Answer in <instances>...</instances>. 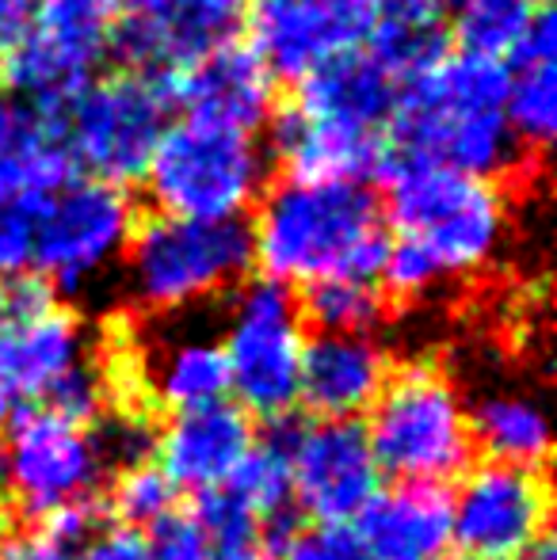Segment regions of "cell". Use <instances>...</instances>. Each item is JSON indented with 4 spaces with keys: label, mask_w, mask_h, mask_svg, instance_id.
<instances>
[{
    "label": "cell",
    "mask_w": 557,
    "mask_h": 560,
    "mask_svg": "<svg viewBox=\"0 0 557 560\" xmlns=\"http://www.w3.org/2000/svg\"><path fill=\"white\" fill-rule=\"evenodd\" d=\"M73 560H156L149 534L130 526H100V534Z\"/></svg>",
    "instance_id": "cell-38"
},
{
    "label": "cell",
    "mask_w": 557,
    "mask_h": 560,
    "mask_svg": "<svg viewBox=\"0 0 557 560\" xmlns=\"http://www.w3.org/2000/svg\"><path fill=\"white\" fill-rule=\"evenodd\" d=\"M35 523H38V538H46L50 546L77 557L96 538L100 526H104V508H100V500H77V503H66V508L50 511V515L35 518Z\"/></svg>",
    "instance_id": "cell-36"
},
{
    "label": "cell",
    "mask_w": 557,
    "mask_h": 560,
    "mask_svg": "<svg viewBox=\"0 0 557 560\" xmlns=\"http://www.w3.org/2000/svg\"><path fill=\"white\" fill-rule=\"evenodd\" d=\"M73 172L58 122L0 104V195H46Z\"/></svg>",
    "instance_id": "cell-24"
},
{
    "label": "cell",
    "mask_w": 557,
    "mask_h": 560,
    "mask_svg": "<svg viewBox=\"0 0 557 560\" xmlns=\"http://www.w3.org/2000/svg\"><path fill=\"white\" fill-rule=\"evenodd\" d=\"M386 145L390 164H436L500 184L531 161L504 118V61L466 50L402 84Z\"/></svg>",
    "instance_id": "cell-2"
},
{
    "label": "cell",
    "mask_w": 557,
    "mask_h": 560,
    "mask_svg": "<svg viewBox=\"0 0 557 560\" xmlns=\"http://www.w3.org/2000/svg\"><path fill=\"white\" fill-rule=\"evenodd\" d=\"M253 267L271 282L305 290L325 279H379L386 256L382 199L356 179L282 176L253 207Z\"/></svg>",
    "instance_id": "cell-3"
},
{
    "label": "cell",
    "mask_w": 557,
    "mask_h": 560,
    "mask_svg": "<svg viewBox=\"0 0 557 560\" xmlns=\"http://www.w3.org/2000/svg\"><path fill=\"white\" fill-rule=\"evenodd\" d=\"M149 541H153L156 560H207L210 553L207 534L195 523L192 511H172L164 523L153 526Z\"/></svg>",
    "instance_id": "cell-37"
},
{
    "label": "cell",
    "mask_w": 557,
    "mask_h": 560,
    "mask_svg": "<svg viewBox=\"0 0 557 560\" xmlns=\"http://www.w3.org/2000/svg\"><path fill=\"white\" fill-rule=\"evenodd\" d=\"M138 382L146 397L169 416L230 397L222 343L195 328H179L149 343L138 359Z\"/></svg>",
    "instance_id": "cell-22"
},
{
    "label": "cell",
    "mask_w": 557,
    "mask_h": 560,
    "mask_svg": "<svg viewBox=\"0 0 557 560\" xmlns=\"http://www.w3.org/2000/svg\"><path fill=\"white\" fill-rule=\"evenodd\" d=\"M115 23H119L115 0H38L35 8V35L81 54L92 66H104L112 54Z\"/></svg>",
    "instance_id": "cell-29"
},
{
    "label": "cell",
    "mask_w": 557,
    "mask_h": 560,
    "mask_svg": "<svg viewBox=\"0 0 557 560\" xmlns=\"http://www.w3.org/2000/svg\"><path fill=\"white\" fill-rule=\"evenodd\" d=\"M138 210L127 187L92 176H73L38 199L35 279L54 294H89L123 264Z\"/></svg>",
    "instance_id": "cell-7"
},
{
    "label": "cell",
    "mask_w": 557,
    "mask_h": 560,
    "mask_svg": "<svg viewBox=\"0 0 557 560\" xmlns=\"http://www.w3.org/2000/svg\"><path fill=\"white\" fill-rule=\"evenodd\" d=\"M248 0H138L119 12L112 54L135 73L169 81L199 54L233 43Z\"/></svg>",
    "instance_id": "cell-15"
},
{
    "label": "cell",
    "mask_w": 557,
    "mask_h": 560,
    "mask_svg": "<svg viewBox=\"0 0 557 560\" xmlns=\"http://www.w3.org/2000/svg\"><path fill=\"white\" fill-rule=\"evenodd\" d=\"M43 195H0V287L35 279V229Z\"/></svg>",
    "instance_id": "cell-32"
},
{
    "label": "cell",
    "mask_w": 557,
    "mask_h": 560,
    "mask_svg": "<svg viewBox=\"0 0 557 560\" xmlns=\"http://www.w3.org/2000/svg\"><path fill=\"white\" fill-rule=\"evenodd\" d=\"M271 153L260 133L199 115H172L138 184L153 214L192 222H241L260 202Z\"/></svg>",
    "instance_id": "cell-4"
},
{
    "label": "cell",
    "mask_w": 557,
    "mask_h": 560,
    "mask_svg": "<svg viewBox=\"0 0 557 560\" xmlns=\"http://www.w3.org/2000/svg\"><path fill=\"white\" fill-rule=\"evenodd\" d=\"M523 557H527V560H557V546H554V538H550V534H543V538H538L535 546H531Z\"/></svg>",
    "instance_id": "cell-42"
},
{
    "label": "cell",
    "mask_w": 557,
    "mask_h": 560,
    "mask_svg": "<svg viewBox=\"0 0 557 560\" xmlns=\"http://www.w3.org/2000/svg\"><path fill=\"white\" fill-rule=\"evenodd\" d=\"M92 439L100 446L107 469H127V465L153 462L156 446V428L149 416H141L138 408H112L92 423Z\"/></svg>",
    "instance_id": "cell-33"
},
{
    "label": "cell",
    "mask_w": 557,
    "mask_h": 560,
    "mask_svg": "<svg viewBox=\"0 0 557 560\" xmlns=\"http://www.w3.org/2000/svg\"><path fill=\"white\" fill-rule=\"evenodd\" d=\"M179 503V488L164 477V469L156 462L127 465V469H115V477L107 480L104 495V515L115 518V526H130V530H153L156 523L172 515Z\"/></svg>",
    "instance_id": "cell-30"
},
{
    "label": "cell",
    "mask_w": 557,
    "mask_h": 560,
    "mask_svg": "<svg viewBox=\"0 0 557 560\" xmlns=\"http://www.w3.org/2000/svg\"><path fill=\"white\" fill-rule=\"evenodd\" d=\"M394 374V354L379 332H313L305 336L298 405L313 420H359L371 412Z\"/></svg>",
    "instance_id": "cell-17"
},
{
    "label": "cell",
    "mask_w": 557,
    "mask_h": 560,
    "mask_svg": "<svg viewBox=\"0 0 557 560\" xmlns=\"http://www.w3.org/2000/svg\"><path fill=\"white\" fill-rule=\"evenodd\" d=\"M8 560H73V553H66V549L50 546L46 538L31 534V538L15 541V546L8 549Z\"/></svg>",
    "instance_id": "cell-40"
},
{
    "label": "cell",
    "mask_w": 557,
    "mask_h": 560,
    "mask_svg": "<svg viewBox=\"0 0 557 560\" xmlns=\"http://www.w3.org/2000/svg\"><path fill=\"white\" fill-rule=\"evenodd\" d=\"M397 92H402V81L371 50H356L298 81V96L290 112L310 118V122L356 133V138L386 141Z\"/></svg>",
    "instance_id": "cell-19"
},
{
    "label": "cell",
    "mask_w": 557,
    "mask_h": 560,
    "mask_svg": "<svg viewBox=\"0 0 557 560\" xmlns=\"http://www.w3.org/2000/svg\"><path fill=\"white\" fill-rule=\"evenodd\" d=\"M164 84H169L176 112L214 118V122L237 126L248 133H260L264 126H271L279 107V81L248 46L237 43H222L199 54Z\"/></svg>",
    "instance_id": "cell-18"
},
{
    "label": "cell",
    "mask_w": 557,
    "mask_h": 560,
    "mask_svg": "<svg viewBox=\"0 0 557 560\" xmlns=\"http://www.w3.org/2000/svg\"><path fill=\"white\" fill-rule=\"evenodd\" d=\"M550 534V485L543 469L481 462L451 495V546L469 560H515Z\"/></svg>",
    "instance_id": "cell-12"
},
{
    "label": "cell",
    "mask_w": 557,
    "mask_h": 560,
    "mask_svg": "<svg viewBox=\"0 0 557 560\" xmlns=\"http://www.w3.org/2000/svg\"><path fill=\"white\" fill-rule=\"evenodd\" d=\"M256 446V420L237 400L172 412L156 428L153 462L179 492H214L237 472V465Z\"/></svg>",
    "instance_id": "cell-16"
},
{
    "label": "cell",
    "mask_w": 557,
    "mask_h": 560,
    "mask_svg": "<svg viewBox=\"0 0 557 560\" xmlns=\"http://www.w3.org/2000/svg\"><path fill=\"white\" fill-rule=\"evenodd\" d=\"M371 50L397 81H413L446 54V8L439 0H374Z\"/></svg>",
    "instance_id": "cell-25"
},
{
    "label": "cell",
    "mask_w": 557,
    "mask_h": 560,
    "mask_svg": "<svg viewBox=\"0 0 557 560\" xmlns=\"http://www.w3.org/2000/svg\"><path fill=\"white\" fill-rule=\"evenodd\" d=\"M115 405V377H112V366L100 362L96 354L81 359L73 370L58 377L50 385V393L43 397L46 412L61 416V420H73L81 428H92L104 412H112Z\"/></svg>",
    "instance_id": "cell-31"
},
{
    "label": "cell",
    "mask_w": 557,
    "mask_h": 560,
    "mask_svg": "<svg viewBox=\"0 0 557 560\" xmlns=\"http://www.w3.org/2000/svg\"><path fill=\"white\" fill-rule=\"evenodd\" d=\"M298 420L282 416L268 420V431H256V446L237 465L222 488H230L241 503L256 515V523H268L276 515L294 511V492H290V446H294Z\"/></svg>",
    "instance_id": "cell-26"
},
{
    "label": "cell",
    "mask_w": 557,
    "mask_h": 560,
    "mask_svg": "<svg viewBox=\"0 0 557 560\" xmlns=\"http://www.w3.org/2000/svg\"><path fill=\"white\" fill-rule=\"evenodd\" d=\"M38 0H0V61L35 31Z\"/></svg>",
    "instance_id": "cell-39"
},
{
    "label": "cell",
    "mask_w": 557,
    "mask_h": 560,
    "mask_svg": "<svg viewBox=\"0 0 557 560\" xmlns=\"http://www.w3.org/2000/svg\"><path fill=\"white\" fill-rule=\"evenodd\" d=\"M207 560H271V557L260 541H253V546H210Z\"/></svg>",
    "instance_id": "cell-41"
},
{
    "label": "cell",
    "mask_w": 557,
    "mask_h": 560,
    "mask_svg": "<svg viewBox=\"0 0 557 560\" xmlns=\"http://www.w3.org/2000/svg\"><path fill=\"white\" fill-rule=\"evenodd\" d=\"M363 431L379 469L397 480L446 485L474 462L466 400L451 374L428 359L394 366Z\"/></svg>",
    "instance_id": "cell-6"
},
{
    "label": "cell",
    "mask_w": 557,
    "mask_h": 560,
    "mask_svg": "<svg viewBox=\"0 0 557 560\" xmlns=\"http://www.w3.org/2000/svg\"><path fill=\"white\" fill-rule=\"evenodd\" d=\"M192 515L202 526L210 546H253V541H260V523L230 488L202 492Z\"/></svg>",
    "instance_id": "cell-35"
},
{
    "label": "cell",
    "mask_w": 557,
    "mask_h": 560,
    "mask_svg": "<svg viewBox=\"0 0 557 560\" xmlns=\"http://www.w3.org/2000/svg\"><path fill=\"white\" fill-rule=\"evenodd\" d=\"M356 530L371 560H443L451 549V492L446 485L397 480L379 488Z\"/></svg>",
    "instance_id": "cell-20"
},
{
    "label": "cell",
    "mask_w": 557,
    "mask_h": 560,
    "mask_svg": "<svg viewBox=\"0 0 557 560\" xmlns=\"http://www.w3.org/2000/svg\"><path fill=\"white\" fill-rule=\"evenodd\" d=\"M4 431L8 443L0 457H4L8 495L23 515L43 518L66 503L96 500L107 465L92 428L61 420L46 408H27Z\"/></svg>",
    "instance_id": "cell-11"
},
{
    "label": "cell",
    "mask_w": 557,
    "mask_h": 560,
    "mask_svg": "<svg viewBox=\"0 0 557 560\" xmlns=\"http://www.w3.org/2000/svg\"><path fill=\"white\" fill-rule=\"evenodd\" d=\"M253 271L245 222H192L153 214L130 236L119 264L127 305L149 317H176L225 298Z\"/></svg>",
    "instance_id": "cell-5"
},
{
    "label": "cell",
    "mask_w": 557,
    "mask_h": 560,
    "mask_svg": "<svg viewBox=\"0 0 557 560\" xmlns=\"http://www.w3.org/2000/svg\"><path fill=\"white\" fill-rule=\"evenodd\" d=\"M439 4H443V8H446V15H451L454 8H462V4H466V0H439Z\"/></svg>",
    "instance_id": "cell-44"
},
{
    "label": "cell",
    "mask_w": 557,
    "mask_h": 560,
    "mask_svg": "<svg viewBox=\"0 0 557 560\" xmlns=\"http://www.w3.org/2000/svg\"><path fill=\"white\" fill-rule=\"evenodd\" d=\"M443 560H446V557H443Z\"/></svg>",
    "instance_id": "cell-46"
},
{
    "label": "cell",
    "mask_w": 557,
    "mask_h": 560,
    "mask_svg": "<svg viewBox=\"0 0 557 560\" xmlns=\"http://www.w3.org/2000/svg\"><path fill=\"white\" fill-rule=\"evenodd\" d=\"M504 118L523 153H543L557 130V23L538 8L523 43L504 61Z\"/></svg>",
    "instance_id": "cell-21"
},
{
    "label": "cell",
    "mask_w": 557,
    "mask_h": 560,
    "mask_svg": "<svg viewBox=\"0 0 557 560\" xmlns=\"http://www.w3.org/2000/svg\"><path fill=\"white\" fill-rule=\"evenodd\" d=\"M8 495V480H4V457H0V500Z\"/></svg>",
    "instance_id": "cell-43"
},
{
    "label": "cell",
    "mask_w": 557,
    "mask_h": 560,
    "mask_svg": "<svg viewBox=\"0 0 557 560\" xmlns=\"http://www.w3.org/2000/svg\"><path fill=\"white\" fill-rule=\"evenodd\" d=\"M382 477L359 420L298 423L290 446V492L310 523H356Z\"/></svg>",
    "instance_id": "cell-14"
},
{
    "label": "cell",
    "mask_w": 557,
    "mask_h": 560,
    "mask_svg": "<svg viewBox=\"0 0 557 560\" xmlns=\"http://www.w3.org/2000/svg\"><path fill=\"white\" fill-rule=\"evenodd\" d=\"M382 218L390 241L379 282L402 302L477 279L512 241L508 184L436 164H390Z\"/></svg>",
    "instance_id": "cell-1"
},
{
    "label": "cell",
    "mask_w": 557,
    "mask_h": 560,
    "mask_svg": "<svg viewBox=\"0 0 557 560\" xmlns=\"http://www.w3.org/2000/svg\"><path fill=\"white\" fill-rule=\"evenodd\" d=\"M279 560H371L356 523H305L276 549Z\"/></svg>",
    "instance_id": "cell-34"
},
{
    "label": "cell",
    "mask_w": 557,
    "mask_h": 560,
    "mask_svg": "<svg viewBox=\"0 0 557 560\" xmlns=\"http://www.w3.org/2000/svg\"><path fill=\"white\" fill-rule=\"evenodd\" d=\"M305 320L298 294L271 279H245L230 294L222 354L230 393L248 416L282 420L298 405V374L305 351Z\"/></svg>",
    "instance_id": "cell-8"
},
{
    "label": "cell",
    "mask_w": 557,
    "mask_h": 560,
    "mask_svg": "<svg viewBox=\"0 0 557 560\" xmlns=\"http://www.w3.org/2000/svg\"><path fill=\"white\" fill-rule=\"evenodd\" d=\"M8 549H12V546H8V541L0 538V560H8Z\"/></svg>",
    "instance_id": "cell-45"
},
{
    "label": "cell",
    "mask_w": 557,
    "mask_h": 560,
    "mask_svg": "<svg viewBox=\"0 0 557 560\" xmlns=\"http://www.w3.org/2000/svg\"><path fill=\"white\" fill-rule=\"evenodd\" d=\"M302 320L313 332H374L386 317V290L379 279H325L298 298Z\"/></svg>",
    "instance_id": "cell-27"
},
{
    "label": "cell",
    "mask_w": 557,
    "mask_h": 560,
    "mask_svg": "<svg viewBox=\"0 0 557 560\" xmlns=\"http://www.w3.org/2000/svg\"><path fill=\"white\" fill-rule=\"evenodd\" d=\"M92 354L81 313L38 279L0 290V428L38 408L66 370Z\"/></svg>",
    "instance_id": "cell-10"
},
{
    "label": "cell",
    "mask_w": 557,
    "mask_h": 560,
    "mask_svg": "<svg viewBox=\"0 0 557 560\" xmlns=\"http://www.w3.org/2000/svg\"><path fill=\"white\" fill-rule=\"evenodd\" d=\"M248 50L276 81H305L321 66L367 46L374 0H248Z\"/></svg>",
    "instance_id": "cell-13"
},
{
    "label": "cell",
    "mask_w": 557,
    "mask_h": 560,
    "mask_svg": "<svg viewBox=\"0 0 557 560\" xmlns=\"http://www.w3.org/2000/svg\"><path fill=\"white\" fill-rule=\"evenodd\" d=\"M538 0H466L454 8V38L459 50L477 54V58L508 61L512 50L523 43L538 15Z\"/></svg>",
    "instance_id": "cell-28"
},
{
    "label": "cell",
    "mask_w": 557,
    "mask_h": 560,
    "mask_svg": "<svg viewBox=\"0 0 557 560\" xmlns=\"http://www.w3.org/2000/svg\"><path fill=\"white\" fill-rule=\"evenodd\" d=\"M172 118V96L161 77L119 69L92 77L61 112L58 133L81 176L127 187L138 184L156 138Z\"/></svg>",
    "instance_id": "cell-9"
},
{
    "label": "cell",
    "mask_w": 557,
    "mask_h": 560,
    "mask_svg": "<svg viewBox=\"0 0 557 560\" xmlns=\"http://www.w3.org/2000/svg\"><path fill=\"white\" fill-rule=\"evenodd\" d=\"M469 439L481 450L485 462L543 469L554 450L550 416L531 393L489 389L469 408Z\"/></svg>",
    "instance_id": "cell-23"
}]
</instances>
